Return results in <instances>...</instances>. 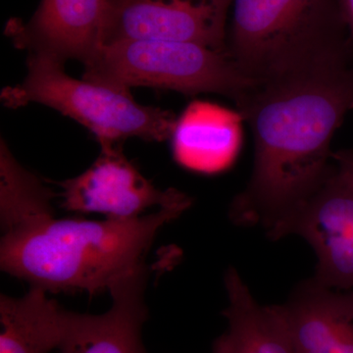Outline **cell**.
Listing matches in <instances>:
<instances>
[{"mask_svg":"<svg viewBox=\"0 0 353 353\" xmlns=\"http://www.w3.org/2000/svg\"><path fill=\"white\" fill-rule=\"evenodd\" d=\"M85 65L83 79L131 90L150 87L185 94H218L236 101L255 85L227 51L178 41L102 44Z\"/></svg>","mask_w":353,"mask_h":353,"instance_id":"5","label":"cell"},{"mask_svg":"<svg viewBox=\"0 0 353 353\" xmlns=\"http://www.w3.org/2000/svg\"><path fill=\"white\" fill-rule=\"evenodd\" d=\"M229 299L227 331L216 339L212 353H296L272 306H261L234 268L225 276Z\"/></svg>","mask_w":353,"mask_h":353,"instance_id":"13","label":"cell"},{"mask_svg":"<svg viewBox=\"0 0 353 353\" xmlns=\"http://www.w3.org/2000/svg\"><path fill=\"white\" fill-rule=\"evenodd\" d=\"M101 145L97 160L75 178L57 182L61 206L77 213H101L112 220L141 217L148 209L189 208L192 199L176 189L159 190L130 161L120 143Z\"/></svg>","mask_w":353,"mask_h":353,"instance_id":"8","label":"cell"},{"mask_svg":"<svg viewBox=\"0 0 353 353\" xmlns=\"http://www.w3.org/2000/svg\"><path fill=\"white\" fill-rule=\"evenodd\" d=\"M187 209L160 208L130 220L37 214L4 231L0 266L46 292H109L114 283L145 265L158 231Z\"/></svg>","mask_w":353,"mask_h":353,"instance_id":"2","label":"cell"},{"mask_svg":"<svg viewBox=\"0 0 353 353\" xmlns=\"http://www.w3.org/2000/svg\"><path fill=\"white\" fill-rule=\"evenodd\" d=\"M148 277L145 264L114 283L109 289L112 305L103 314L66 311L60 353H146L141 330L148 316Z\"/></svg>","mask_w":353,"mask_h":353,"instance_id":"9","label":"cell"},{"mask_svg":"<svg viewBox=\"0 0 353 353\" xmlns=\"http://www.w3.org/2000/svg\"><path fill=\"white\" fill-rule=\"evenodd\" d=\"M304 239L317 257L318 284L353 290V152L333 154L321 187L285 224L280 239Z\"/></svg>","mask_w":353,"mask_h":353,"instance_id":"6","label":"cell"},{"mask_svg":"<svg viewBox=\"0 0 353 353\" xmlns=\"http://www.w3.org/2000/svg\"><path fill=\"white\" fill-rule=\"evenodd\" d=\"M272 307L296 353H353V290L330 289L311 279Z\"/></svg>","mask_w":353,"mask_h":353,"instance_id":"10","label":"cell"},{"mask_svg":"<svg viewBox=\"0 0 353 353\" xmlns=\"http://www.w3.org/2000/svg\"><path fill=\"white\" fill-rule=\"evenodd\" d=\"M231 4L232 0H108L101 46L125 41H178L226 51Z\"/></svg>","mask_w":353,"mask_h":353,"instance_id":"7","label":"cell"},{"mask_svg":"<svg viewBox=\"0 0 353 353\" xmlns=\"http://www.w3.org/2000/svg\"><path fill=\"white\" fill-rule=\"evenodd\" d=\"M63 65L50 55L30 52L25 80L2 92L4 105L17 109L43 104L87 128L99 143L171 139L176 119L170 111L141 105L129 90L73 78Z\"/></svg>","mask_w":353,"mask_h":353,"instance_id":"4","label":"cell"},{"mask_svg":"<svg viewBox=\"0 0 353 353\" xmlns=\"http://www.w3.org/2000/svg\"><path fill=\"white\" fill-rule=\"evenodd\" d=\"M108 0H43L27 26L14 30L16 46L64 62L85 63L101 46Z\"/></svg>","mask_w":353,"mask_h":353,"instance_id":"11","label":"cell"},{"mask_svg":"<svg viewBox=\"0 0 353 353\" xmlns=\"http://www.w3.org/2000/svg\"><path fill=\"white\" fill-rule=\"evenodd\" d=\"M243 121L239 111L208 101L192 102L172 132L176 163L208 175L228 170L243 145Z\"/></svg>","mask_w":353,"mask_h":353,"instance_id":"12","label":"cell"},{"mask_svg":"<svg viewBox=\"0 0 353 353\" xmlns=\"http://www.w3.org/2000/svg\"><path fill=\"white\" fill-rule=\"evenodd\" d=\"M231 10L226 51L255 83L353 52L339 0H232Z\"/></svg>","mask_w":353,"mask_h":353,"instance_id":"3","label":"cell"},{"mask_svg":"<svg viewBox=\"0 0 353 353\" xmlns=\"http://www.w3.org/2000/svg\"><path fill=\"white\" fill-rule=\"evenodd\" d=\"M31 287L24 296L0 299V353H50L59 347L66 310Z\"/></svg>","mask_w":353,"mask_h":353,"instance_id":"14","label":"cell"},{"mask_svg":"<svg viewBox=\"0 0 353 353\" xmlns=\"http://www.w3.org/2000/svg\"><path fill=\"white\" fill-rule=\"evenodd\" d=\"M352 57L256 83L234 101L254 141L252 176L230 209L236 224L260 225L279 240L321 187L333 160L332 139L353 109Z\"/></svg>","mask_w":353,"mask_h":353,"instance_id":"1","label":"cell"},{"mask_svg":"<svg viewBox=\"0 0 353 353\" xmlns=\"http://www.w3.org/2000/svg\"><path fill=\"white\" fill-rule=\"evenodd\" d=\"M341 14L353 41V0H339Z\"/></svg>","mask_w":353,"mask_h":353,"instance_id":"15","label":"cell"}]
</instances>
